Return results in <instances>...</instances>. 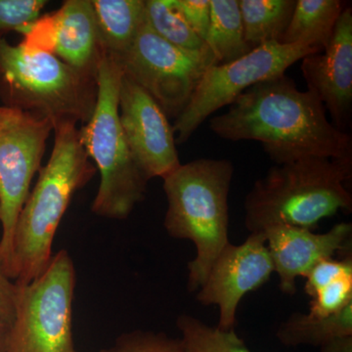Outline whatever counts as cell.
<instances>
[{
    "instance_id": "6",
    "label": "cell",
    "mask_w": 352,
    "mask_h": 352,
    "mask_svg": "<svg viewBox=\"0 0 352 352\" xmlns=\"http://www.w3.org/2000/svg\"><path fill=\"white\" fill-rule=\"evenodd\" d=\"M97 99L96 71L69 66L51 53L0 36V100L3 106L62 122L85 124Z\"/></svg>"
},
{
    "instance_id": "18",
    "label": "cell",
    "mask_w": 352,
    "mask_h": 352,
    "mask_svg": "<svg viewBox=\"0 0 352 352\" xmlns=\"http://www.w3.org/2000/svg\"><path fill=\"white\" fill-rule=\"evenodd\" d=\"M349 336H352V302L337 314L324 318L296 312L280 325L276 333L277 339L285 346H310L319 349Z\"/></svg>"
},
{
    "instance_id": "8",
    "label": "cell",
    "mask_w": 352,
    "mask_h": 352,
    "mask_svg": "<svg viewBox=\"0 0 352 352\" xmlns=\"http://www.w3.org/2000/svg\"><path fill=\"white\" fill-rule=\"evenodd\" d=\"M53 131L46 118L0 106V254L11 278L16 224Z\"/></svg>"
},
{
    "instance_id": "21",
    "label": "cell",
    "mask_w": 352,
    "mask_h": 352,
    "mask_svg": "<svg viewBox=\"0 0 352 352\" xmlns=\"http://www.w3.org/2000/svg\"><path fill=\"white\" fill-rule=\"evenodd\" d=\"M145 21L157 36L173 45L194 52L210 50L173 6V0H145Z\"/></svg>"
},
{
    "instance_id": "28",
    "label": "cell",
    "mask_w": 352,
    "mask_h": 352,
    "mask_svg": "<svg viewBox=\"0 0 352 352\" xmlns=\"http://www.w3.org/2000/svg\"><path fill=\"white\" fill-rule=\"evenodd\" d=\"M19 286L7 272L0 254V317L12 324Z\"/></svg>"
},
{
    "instance_id": "4",
    "label": "cell",
    "mask_w": 352,
    "mask_h": 352,
    "mask_svg": "<svg viewBox=\"0 0 352 352\" xmlns=\"http://www.w3.org/2000/svg\"><path fill=\"white\" fill-rule=\"evenodd\" d=\"M233 163L226 159H197L180 164L163 178L168 208L164 226L175 239L191 241L196 256L188 263V289L197 292L230 243L228 198Z\"/></svg>"
},
{
    "instance_id": "13",
    "label": "cell",
    "mask_w": 352,
    "mask_h": 352,
    "mask_svg": "<svg viewBox=\"0 0 352 352\" xmlns=\"http://www.w3.org/2000/svg\"><path fill=\"white\" fill-rule=\"evenodd\" d=\"M19 32L28 47L51 53L74 68L96 71L103 50L91 0H67Z\"/></svg>"
},
{
    "instance_id": "11",
    "label": "cell",
    "mask_w": 352,
    "mask_h": 352,
    "mask_svg": "<svg viewBox=\"0 0 352 352\" xmlns=\"http://www.w3.org/2000/svg\"><path fill=\"white\" fill-rule=\"evenodd\" d=\"M274 273L265 236L250 233L244 243H229L215 259L205 283L197 291L203 305H217L219 320L217 327L235 329L241 300L250 292L263 286Z\"/></svg>"
},
{
    "instance_id": "1",
    "label": "cell",
    "mask_w": 352,
    "mask_h": 352,
    "mask_svg": "<svg viewBox=\"0 0 352 352\" xmlns=\"http://www.w3.org/2000/svg\"><path fill=\"white\" fill-rule=\"evenodd\" d=\"M325 107L311 90L298 89L283 75L248 88L210 129L224 140L258 141L276 164L315 156L352 159V138L328 120Z\"/></svg>"
},
{
    "instance_id": "22",
    "label": "cell",
    "mask_w": 352,
    "mask_h": 352,
    "mask_svg": "<svg viewBox=\"0 0 352 352\" xmlns=\"http://www.w3.org/2000/svg\"><path fill=\"white\" fill-rule=\"evenodd\" d=\"M176 326L182 333L183 352H252L235 329L221 330L188 314L180 315Z\"/></svg>"
},
{
    "instance_id": "10",
    "label": "cell",
    "mask_w": 352,
    "mask_h": 352,
    "mask_svg": "<svg viewBox=\"0 0 352 352\" xmlns=\"http://www.w3.org/2000/svg\"><path fill=\"white\" fill-rule=\"evenodd\" d=\"M319 51L302 44H261L249 54L206 72L187 107L173 126L176 145L184 144L199 126L219 109L230 105L248 88L286 74L302 58Z\"/></svg>"
},
{
    "instance_id": "26",
    "label": "cell",
    "mask_w": 352,
    "mask_h": 352,
    "mask_svg": "<svg viewBox=\"0 0 352 352\" xmlns=\"http://www.w3.org/2000/svg\"><path fill=\"white\" fill-rule=\"evenodd\" d=\"M349 273H352V252L346 254L342 259L330 258L322 261L305 277V292L312 298L319 289Z\"/></svg>"
},
{
    "instance_id": "9",
    "label": "cell",
    "mask_w": 352,
    "mask_h": 352,
    "mask_svg": "<svg viewBox=\"0 0 352 352\" xmlns=\"http://www.w3.org/2000/svg\"><path fill=\"white\" fill-rule=\"evenodd\" d=\"M116 61L124 76L151 95L166 117L175 119L188 105L206 72L219 64L210 50L194 52L164 41L145 20L131 47Z\"/></svg>"
},
{
    "instance_id": "15",
    "label": "cell",
    "mask_w": 352,
    "mask_h": 352,
    "mask_svg": "<svg viewBox=\"0 0 352 352\" xmlns=\"http://www.w3.org/2000/svg\"><path fill=\"white\" fill-rule=\"evenodd\" d=\"M285 295L296 293V280L336 254L351 252L352 224L342 222L326 233L296 226H273L261 232Z\"/></svg>"
},
{
    "instance_id": "17",
    "label": "cell",
    "mask_w": 352,
    "mask_h": 352,
    "mask_svg": "<svg viewBox=\"0 0 352 352\" xmlns=\"http://www.w3.org/2000/svg\"><path fill=\"white\" fill-rule=\"evenodd\" d=\"M346 6L340 0H296L293 17L280 43L302 44L322 52Z\"/></svg>"
},
{
    "instance_id": "20",
    "label": "cell",
    "mask_w": 352,
    "mask_h": 352,
    "mask_svg": "<svg viewBox=\"0 0 352 352\" xmlns=\"http://www.w3.org/2000/svg\"><path fill=\"white\" fill-rule=\"evenodd\" d=\"M296 0H239L245 39L252 48L280 43L295 11Z\"/></svg>"
},
{
    "instance_id": "24",
    "label": "cell",
    "mask_w": 352,
    "mask_h": 352,
    "mask_svg": "<svg viewBox=\"0 0 352 352\" xmlns=\"http://www.w3.org/2000/svg\"><path fill=\"white\" fill-rule=\"evenodd\" d=\"M352 302V273L319 289L311 298L308 315L324 318L337 314Z\"/></svg>"
},
{
    "instance_id": "14",
    "label": "cell",
    "mask_w": 352,
    "mask_h": 352,
    "mask_svg": "<svg viewBox=\"0 0 352 352\" xmlns=\"http://www.w3.org/2000/svg\"><path fill=\"white\" fill-rule=\"evenodd\" d=\"M307 89L319 97L332 124L346 131L352 113V9L342 11L332 38L322 52L302 59Z\"/></svg>"
},
{
    "instance_id": "25",
    "label": "cell",
    "mask_w": 352,
    "mask_h": 352,
    "mask_svg": "<svg viewBox=\"0 0 352 352\" xmlns=\"http://www.w3.org/2000/svg\"><path fill=\"white\" fill-rule=\"evenodd\" d=\"M46 4L45 0H0V36L36 22Z\"/></svg>"
},
{
    "instance_id": "3",
    "label": "cell",
    "mask_w": 352,
    "mask_h": 352,
    "mask_svg": "<svg viewBox=\"0 0 352 352\" xmlns=\"http://www.w3.org/2000/svg\"><path fill=\"white\" fill-rule=\"evenodd\" d=\"M351 176L352 159L309 156L275 164L245 196V228L250 233L280 226L314 230L340 210L351 212L346 184Z\"/></svg>"
},
{
    "instance_id": "2",
    "label": "cell",
    "mask_w": 352,
    "mask_h": 352,
    "mask_svg": "<svg viewBox=\"0 0 352 352\" xmlns=\"http://www.w3.org/2000/svg\"><path fill=\"white\" fill-rule=\"evenodd\" d=\"M76 122L54 126V144L21 210L13 238L12 278L25 285L38 277L53 256L55 235L73 196L92 179L96 168L80 140Z\"/></svg>"
},
{
    "instance_id": "30",
    "label": "cell",
    "mask_w": 352,
    "mask_h": 352,
    "mask_svg": "<svg viewBox=\"0 0 352 352\" xmlns=\"http://www.w3.org/2000/svg\"><path fill=\"white\" fill-rule=\"evenodd\" d=\"M10 324L0 317V352L6 351L7 338H8Z\"/></svg>"
},
{
    "instance_id": "16",
    "label": "cell",
    "mask_w": 352,
    "mask_h": 352,
    "mask_svg": "<svg viewBox=\"0 0 352 352\" xmlns=\"http://www.w3.org/2000/svg\"><path fill=\"white\" fill-rule=\"evenodd\" d=\"M103 51L113 58L131 47L145 20V0H91Z\"/></svg>"
},
{
    "instance_id": "7",
    "label": "cell",
    "mask_w": 352,
    "mask_h": 352,
    "mask_svg": "<svg viewBox=\"0 0 352 352\" xmlns=\"http://www.w3.org/2000/svg\"><path fill=\"white\" fill-rule=\"evenodd\" d=\"M76 282L73 258L67 250H60L38 277L18 285L6 352H76L73 333Z\"/></svg>"
},
{
    "instance_id": "29",
    "label": "cell",
    "mask_w": 352,
    "mask_h": 352,
    "mask_svg": "<svg viewBox=\"0 0 352 352\" xmlns=\"http://www.w3.org/2000/svg\"><path fill=\"white\" fill-rule=\"evenodd\" d=\"M320 352H352V336L336 340L327 346L321 347Z\"/></svg>"
},
{
    "instance_id": "19",
    "label": "cell",
    "mask_w": 352,
    "mask_h": 352,
    "mask_svg": "<svg viewBox=\"0 0 352 352\" xmlns=\"http://www.w3.org/2000/svg\"><path fill=\"white\" fill-rule=\"evenodd\" d=\"M210 23L206 43L219 64L249 54L254 48L245 39L239 0H210Z\"/></svg>"
},
{
    "instance_id": "5",
    "label": "cell",
    "mask_w": 352,
    "mask_h": 352,
    "mask_svg": "<svg viewBox=\"0 0 352 352\" xmlns=\"http://www.w3.org/2000/svg\"><path fill=\"white\" fill-rule=\"evenodd\" d=\"M122 69L102 51L96 68L97 99L91 117L78 129L88 157L100 173L91 210L98 217L126 219L145 199L148 179L132 156L119 116Z\"/></svg>"
},
{
    "instance_id": "12",
    "label": "cell",
    "mask_w": 352,
    "mask_h": 352,
    "mask_svg": "<svg viewBox=\"0 0 352 352\" xmlns=\"http://www.w3.org/2000/svg\"><path fill=\"white\" fill-rule=\"evenodd\" d=\"M119 116L132 156L148 179L166 177L182 164L175 131L163 109L124 75L120 82Z\"/></svg>"
},
{
    "instance_id": "23",
    "label": "cell",
    "mask_w": 352,
    "mask_h": 352,
    "mask_svg": "<svg viewBox=\"0 0 352 352\" xmlns=\"http://www.w3.org/2000/svg\"><path fill=\"white\" fill-rule=\"evenodd\" d=\"M99 352H183L179 338L154 331L134 330L122 333L112 346Z\"/></svg>"
},
{
    "instance_id": "27",
    "label": "cell",
    "mask_w": 352,
    "mask_h": 352,
    "mask_svg": "<svg viewBox=\"0 0 352 352\" xmlns=\"http://www.w3.org/2000/svg\"><path fill=\"white\" fill-rule=\"evenodd\" d=\"M191 29L206 41L210 23V0H173Z\"/></svg>"
}]
</instances>
